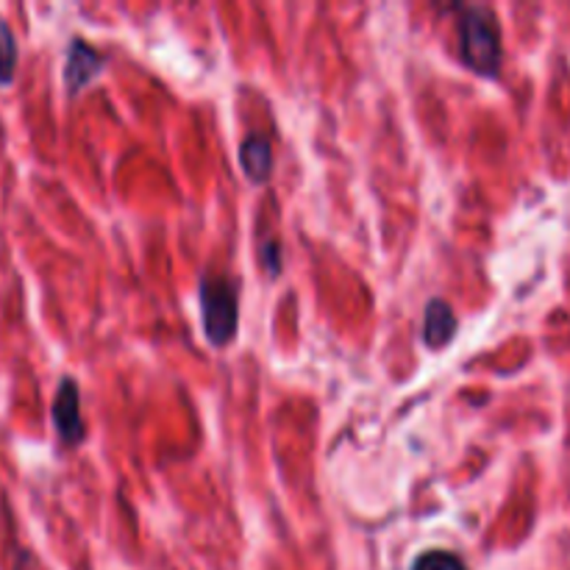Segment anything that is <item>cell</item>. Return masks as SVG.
<instances>
[{
  "label": "cell",
  "instance_id": "8",
  "mask_svg": "<svg viewBox=\"0 0 570 570\" xmlns=\"http://www.w3.org/2000/svg\"><path fill=\"white\" fill-rule=\"evenodd\" d=\"M410 570H468L460 557L449 554V551H426L412 562Z\"/></svg>",
  "mask_w": 570,
  "mask_h": 570
},
{
  "label": "cell",
  "instance_id": "2",
  "mask_svg": "<svg viewBox=\"0 0 570 570\" xmlns=\"http://www.w3.org/2000/svg\"><path fill=\"white\" fill-rule=\"evenodd\" d=\"M460 48L462 59L473 72L484 78L499 76L501 39L493 14L482 6H462L460 9Z\"/></svg>",
  "mask_w": 570,
  "mask_h": 570
},
{
  "label": "cell",
  "instance_id": "5",
  "mask_svg": "<svg viewBox=\"0 0 570 570\" xmlns=\"http://www.w3.org/2000/svg\"><path fill=\"white\" fill-rule=\"evenodd\" d=\"M456 334V315L443 298L429 301L426 315H423V343L429 348H443L454 340Z\"/></svg>",
  "mask_w": 570,
  "mask_h": 570
},
{
  "label": "cell",
  "instance_id": "9",
  "mask_svg": "<svg viewBox=\"0 0 570 570\" xmlns=\"http://www.w3.org/2000/svg\"><path fill=\"white\" fill-rule=\"evenodd\" d=\"M262 259H265V267L271 271V276H278V271H282V254H278L273 239L267 245H262Z\"/></svg>",
  "mask_w": 570,
  "mask_h": 570
},
{
  "label": "cell",
  "instance_id": "4",
  "mask_svg": "<svg viewBox=\"0 0 570 570\" xmlns=\"http://www.w3.org/2000/svg\"><path fill=\"white\" fill-rule=\"evenodd\" d=\"M106 59L104 53L92 48L89 42H83L81 37H72L70 45H67L65 56V87L70 95L81 92L87 83H92L95 78L104 72Z\"/></svg>",
  "mask_w": 570,
  "mask_h": 570
},
{
  "label": "cell",
  "instance_id": "3",
  "mask_svg": "<svg viewBox=\"0 0 570 570\" xmlns=\"http://www.w3.org/2000/svg\"><path fill=\"white\" fill-rule=\"evenodd\" d=\"M50 421H53L56 438L67 449H76L87 438V426H83L81 415V390H78V382L72 376L59 379L53 406H50Z\"/></svg>",
  "mask_w": 570,
  "mask_h": 570
},
{
  "label": "cell",
  "instance_id": "7",
  "mask_svg": "<svg viewBox=\"0 0 570 570\" xmlns=\"http://www.w3.org/2000/svg\"><path fill=\"white\" fill-rule=\"evenodd\" d=\"M17 65H20V45H17L9 20L0 17V87H11L14 83Z\"/></svg>",
  "mask_w": 570,
  "mask_h": 570
},
{
  "label": "cell",
  "instance_id": "1",
  "mask_svg": "<svg viewBox=\"0 0 570 570\" xmlns=\"http://www.w3.org/2000/svg\"><path fill=\"white\" fill-rule=\"evenodd\" d=\"M200 312H204L206 340L217 348L228 345L239 326V287L223 273H204L200 278Z\"/></svg>",
  "mask_w": 570,
  "mask_h": 570
},
{
  "label": "cell",
  "instance_id": "6",
  "mask_svg": "<svg viewBox=\"0 0 570 570\" xmlns=\"http://www.w3.org/2000/svg\"><path fill=\"white\" fill-rule=\"evenodd\" d=\"M239 165H243L245 176L254 184L267 181L273 167L271 139L262 137V134H248V137L243 139V145H239Z\"/></svg>",
  "mask_w": 570,
  "mask_h": 570
}]
</instances>
